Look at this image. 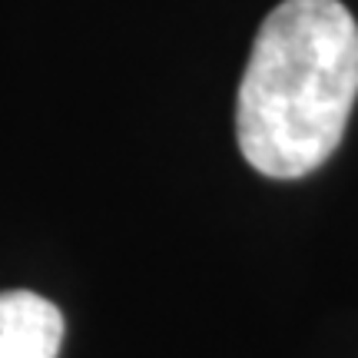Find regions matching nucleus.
<instances>
[{
	"mask_svg": "<svg viewBox=\"0 0 358 358\" xmlns=\"http://www.w3.org/2000/svg\"><path fill=\"white\" fill-rule=\"evenodd\" d=\"M358 96V24L338 0H282L252 40L236 103L245 163L308 176L338 150Z\"/></svg>",
	"mask_w": 358,
	"mask_h": 358,
	"instance_id": "obj_1",
	"label": "nucleus"
},
{
	"mask_svg": "<svg viewBox=\"0 0 358 358\" xmlns=\"http://www.w3.org/2000/svg\"><path fill=\"white\" fill-rule=\"evenodd\" d=\"M64 315L50 299L27 289L0 292V358H57Z\"/></svg>",
	"mask_w": 358,
	"mask_h": 358,
	"instance_id": "obj_2",
	"label": "nucleus"
}]
</instances>
